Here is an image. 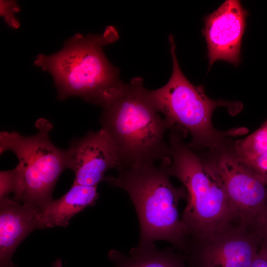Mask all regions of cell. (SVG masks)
<instances>
[{
  "label": "cell",
  "instance_id": "1",
  "mask_svg": "<svg viewBox=\"0 0 267 267\" xmlns=\"http://www.w3.org/2000/svg\"><path fill=\"white\" fill-rule=\"evenodd\" d=\"M101 107V129L115 147L121 169L154 165L169 157L170 145L165 134L173 127L149 99L141 78L123 82Z\"/></svg>",
  "mask_w": 267,
  "mask_h": 267
},
{
  "label": "cell",
  "instance_id": "2",
  "mask_svg": "<svg viewBox=\"0 0 267 267\" xmlns=\"http://www.w3.org/2000/svg\"><path fill=\"white\" fill-rule=\"evenodd\" d=\"M170 157L154 165H135L119 169L116 177L107 176L104 181L125 190L134 204L140 225L138 244L147 245L155 241L171 243L182 252L189 234L181 221L178 205L186 199L183 185L176 187L171 183L168 168Z\"/></svg>",
  "mask_w": 267,
  "mask_h": 267
},
{
  "label": "cell",
  "instance_id": "3",
  "mask_svg": "<svg viewBox=\"0 0 267 267\" xmlns=\"http://www.w3.org/2000/svg\"><path fill=\"white\" fill-rule=\"evenodd\" d=\"M118 38L112 26L100 34L77 33L58 52L39 54L34 63L52 76L58 99L77 96L101 107L123 83L118 69L110 63L103 50Z\"/></svg>",
  "mask_w": 267,
  "mask_h": 267
},
{
  "label": "cell",
  "instance_id": "4",
  "mask_svg": "<svg viewBox=\"0 0 267 267\" xmlns=\"http://www.w3.org/2000/svg\"><path fill=\"white\" fill-rule=\"evenodd\" d=\"M170 130L168 172L187 191V205L180 218L189 238H205L239 224L220 179L184 142L187 132L176 125Z\"/></svg>",
  "mask_w": 267,
  "mask_h": 267
},
{
  "label": "cell",
  "instance_id": "5",
  "mask_svg": "<svg viewBox=\"0 0 267 267\" xmlns=\"http://www.w3.org/2000/svg\"><path fill=\"white\" fill-rule=\"evenodd\" d=\"M169 39L173 61L171 78L158 89H146V94L169 124L178 126L190 134L192 140L189 146L194 151H201L215 146L234 131L221 132L215 129L211 120L214 111L225 106L230 113L236 114L241 110L242 105L239 102L212 100L206 94L202 86L192 84L179 67L173 35Z\"/></svg>",
  "mask_w": 267,
  "mask_h": 267
},
{
  "label": "cell",
  "instance_id": "6",
  "mask_svg": "<svg viewBox=\"0 0 267 267\" xmlns=\"http://www.w3.org/2000/svg\"><path fill=\"white\" fill-rule=\"evenodd\" d=\"M38 132L30 136L13 131L0 133V153L12 151L17 157L20 182V202L41 208L53 199L54 187L67 169L66 150L57 148L49 138L52 125L41 118Z\"/></svg>",
  "mask_w": 267,
  "mask_h": 267
},
{
  "label": "cell",
  "instance_id": "7",
  "mask_svg": "<svg viewBox=\"0 0 267 267\" xmlns=\"http://www.w3.org/2000/svg\"><path fill=\"white\" fill-rule=\"evenodd\" d=\"M236 135L196 152L221 181L239 223L257 231L267 215V186L235 150Z\"/></svg>",
  "mask_w": 267,
  "mask_h": 267
},
{
  "label": "cell",
  "instance_id": "8",
  "mask_svg": "<svg viewBox=\"0 0 267 267\" xmlns=\"http://www.w3.org/2000/svg\"><path fill=\"white\" fill-rule=\"evenodd\" d=\"M261 246L257 232L238 224L205 238H189L183 254L189 267H250Z\"/></svg>",
  "mask_w": 267,
  "mask_h": 267
},
{
  "label": "cell",
  "instance_id": "9",
  "mask_svg": "<svg viewBox=\"0 0 267 267\" xmlns=\"http://www.w3.org/2000/svg\"><path fill=\"white\" fill-rule=\"evenodd\" d=\"M65 150L67 168L75 174L73 184L97 186L108 170L122 168L115 147L102 129L73 139Z\"/></svg>",
  "mask_w": 267,
  "mask_h": 267
},
{
  "label": "cell",
  "instance_id": "10",
  "mask_svg": "<svg viewBox=\"0 0 267 267\" xmlns=\"http://www.w3.org/2000/svg\"><path fill=\"white\" fill-rule=\"evenodd\" d=\"M248 12L238 0H227L204 18L210 66L222 60L234 65L241 60V48Z\"/></svg>",
  "mask_w": 267,
  "mask_h": 267
},
{
  "label": "cell",
  "instance_id": "11",
  "mask_svg": "<svg viewBox=\"0 0 267 267\" xmlns=\"http://www.w3.org/2000/svg\"><path fill=\"white\" fill-rule=\"evenodd\" d=\"M39 208L8 196L0 199V267H15L12 258L19 245L37 229Z\"/></svg>",
  "mask_w": 267,
  "mask_h": 267
},
{
  "label": "cell",
  "instance_id": "12",
  "mask_svg": "<svg viewBox=\"0 0 267 267\" xmlns=\"http://www.w3.org/2000/svg\"><path fill=\"white\" fill-rule=\"evenodd\" d=\"M98 197L97 186L73 183L60 198L52 199L39 208L36 217L38 229L66 227L75 215L93 206Z\"/></svg>",
  "mask_w": 267,
  "mask_h": 267
},
{
  "label": "cell",
  "instance_id": "13",
  "mask_svg": "<svg viewBox=\"0 0 267 267\" xmlns=\"http://www.w3.org/2000/svg\"><path fill=\"white\" fill-rule=\"evenodd\" d=\"M108 257L114 267H189L183 253L171 247L159 249L154 243L138 244L128 254L111 250Z\"/></svg>",
  "mask_w": 267,
  "mask_h": 267
},
{
  "label": "cell",
  "instance_id": "14",
  "mask_svg": "<svg viewBox=\"0 0 267 267\" xmlns=\"http://www.w3.org/2000/svg\"><path fill=\"white\" fill-rule=\"evenodd\" d=\"M233 146L245 161L252 160L267 151V120L255 132L242 138L233 139Z\"/></svg>",
  "mask_w": 267,
  "mask_h": 267
},
{
  "label": "cell",
  "instance_id": "15",
  "mask_svg": "<svg viewBox=\"0 0 267 267\" xmlns=\"http://www.w3.org/2000/svg\"><path fill=\"white\" fill-rule=\"evenodd\" d=\"M19 176L17 167L0 173V199L8 196L10 193L14 195L18 187Z\"/></svg>",
  "mask_w": 267,
  "mask_h": 267
},
{
  "label": "cell",
  "instance_id": "16",
  "mask_svg": "<svg viewBox=\"0 0 267 267\" xmlns=\"http://www.w3.org/2000/svg\"><path fill=\"white\" fill-rule=\"evenodd\" d=\"M20 10V7L15 1L0 0V15L3 16L5 22L10 27L17 29L20 25L14 16V13Z\"/></svg>",
  "mask_w": 267,
  "mask_h": 267
},
{
  "label": "cell",
  "instance_id": "17",
  "mask_svg": "<svg viewBox=\"0 0 267 267\" xmlns=\"http://www.w3.org/2000/svg\"><path fill=\"white\" fill-rule=\"evenodd\" d=\"M245 162L261 177L267 186V151Z\"/></svg>",
  "mask_w": 267,
  "mask_h": 267
},
{
  "label": "cell",
  "instance_id": "18",
  "mask_svg": "<svg viewBox=\"0 0 267 267\" xmlns=\"http://www.w3.org/2000/svg\"><path fill=\"white\" fill-rule=\"evenodd\" d=\"M250 267H267V246L261 245Z\"/></svg>",
  "mask_w": 267,
  "mask_h": 267
},
{
  "label": "cell",
  "instance_id": "19",
  "mask_svg": "<svg viewBox=\"0 0 267 267\" xmlns=\"http://www.w3.org/2000/svg\"><path fill=\"white\" fill-rule=\"evenodd\" d=\"M257 232L261 238V245L267 246V215L259 226Z\"/></svg>",
  "mask_w": 267,
  "mask_h": 267
},
{
  "label": "cell",
  "instance_id": "20",
  "mask_svg": "<svg viewBox=\"0 0 267 267\" xmlns=\"http://www.w3.org/2000/svg\"><path fill=\"white\" fill-rule=\"evenodd\" d=\"M51 267H62V261L59 259H57L53 262Z\"/></svg>",
  "mask_w": 267,
  "mask_h": 267
}]
</instances>
